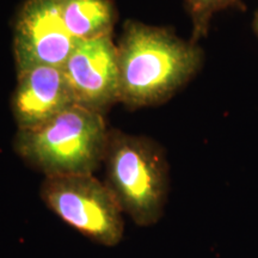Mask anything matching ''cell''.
I'll use <instances>...</instances> for the list:
<instances>
[{
	"mask_svg": "<svg viewBox=\"0 0 258 258\" xmlns=\"http://www.w3.org/2000/svg\"><path fill=\"white\" fill-rule=\"evenodd\" d=\"M118 102L129 109L163 104L184 88L203 63L200 46L172 29L128 19L117 44Z\"/></svg>",
	"mask_w": 258,
	"mask_h": 258,
	"instance_id": "cell-1",
	"label": "cell"
},
{
	"mask_svg": "<svg viewBox=\"0 0 258 258\" xmlns=\"http://www.w3.org/2000/svg\"><path fill=\"white\" fill-rule=\"evenodd\" d=\"M109 132L104 115L74 104L35 129H18L15 152L44 177L93 175L104 161Z\"/></svg>",
	"mask_w": 258,
	"mask_h": 258,
	"instance_id": "cell-2",
	"label": "cell"
},
{
	"mask_svg": "<svg viewBox=\"0 0 258 258\" xmlns=\"http://www.w3.org/2000/svg\"><path fill=\"white\" fill-rule=\"evenodd\" d=\"M103 164L105 185L123 214L141 227L157 224L170 185L164 148L153 139L110 129Z\"/></svg>",
	"mask_w": 258,
	"mask_h": 258,
	"instance_id": "cell-3",
	"label": "cell"
},
{
	"mask_svg": "<svg viewBox=\"0 0 258 258\" xmlns=\"http://www.w3.org/2000/svg\"><path fill=\"white\" fill-rule=\"evenodd\" d=\"M40 195L48 209L90 240L112 247L123 238V212L93 175L44 177Z\"/></svg>",
	"mask_w": 258,
	"mask_h": 258,
	"instance_id": "cell-4",
	"label": "cell"
},
{
	"mask_svg": "<svg viewBox=\"0 0 258 258\" xmlns=\"http://www.w3.org/2000/svg\"><path fill=\"white\" fill-rule=\"evenodd\" d=\"M77 42L64 25L60 0H24L14 25L16 71L62 67Z\"/></svg>",
	"mask_w": 258,
	"mask_h": 258,
	"instance_id": "cell-5",
	"label": "cell"
},
{
	"mask_svg": "<svg viewBox=\"0 0 258 258\" xmlns=\"http://www.w3.org/2000/svg\"><path fill=\"white\" fill-rule=\"evenodd\" d=\"M62 70L77 104L104 115L118 102L117 46L111 36L77 42Z\"/></svg>",
	"mask_w": 258,
	"mask_h": 258,
	"instance_id": "cell-6",
	"label": "cell"
},
{
	"mask_svg": "<svg viewBox=\"0 0 258 258\" xmlns=\"http://www.w3.org/2000/svg\"><path fill=\"white\" fill-rule=\"evenodd\" d=\"M76 103L62 67L36 66L17 73L12 112L18 129H35Z\"/></svg>",
	"mask_w": 258,
	"mask_h": 258,
	"instance_id": "cell-7",
	"label": "cell"
},
{
	"mask_svg": "<svg viewBox=\"0 0 258 258\" xmlns=\"http://www.w3.org/2000/svg\"><path fill=\"white\" fill-rule=\"evenodd\" d=\"M60 8L64 25L78 41L111 36L117 22L112 0H60Z\"/></svg>",
	"mask_w": 258,
	"mask_h": 258,
	"instance_id": "cell-8",
	"label": "cell"
},
{
	"mask_svg": "<svg viewBox=\"0 0 258 258\" xmlns=\"http://www.w3.org/2000/svg\"><path fill=\"white\" fill-rule=\"evenodd\" d=\"M192 24L191 42L198 44L208 34L211 21L217 12L234 9L245 11L246 5L243 0H183Z\"/></svg>",
	"mask_w": 258,
	"mask_h": 258,
	"instance_id": "cell-9",
	"label": "cell"
},
{
	"mask_svg": "<svg viewBox=\"0 0 258 258\" xmlns=\"http://www.w3.org/2000/svg\"><path fill=\"white\" fill-rule=\"evenodd\" d=\"M252 28H253L254 34H256L257 37H258V10L256 12H254V17H253V21H252Z\"/></svg>",
	"mask_w": 258,
	"mask_h": 258,
	"instance_id": "cell-10",
	"label": "cell"
}]
</instances>
